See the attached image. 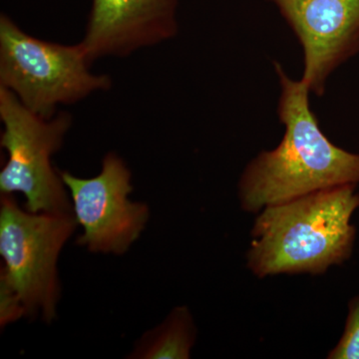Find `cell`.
Segmentation results:
<instances>
[{
	"label": "cell",
	"mask_w": 359,
	"mask_h": 359,
	"mask_svg": "<svg viewBox=\"0 0 359 359\" xmlns=\"http://www.w3.org/2000/svg\"><path fill=\"white\" fill-rule=\"evenodd\" d=\"M275 69L282 88L278 114L285 132L280 145L257 156L241 177L238 198L250 212L359 183V154L337 147L323 133L309 105L308 85L287 76L280 63Z\"/></svg>",
	"instance_id": "1"
},
{
	"label": "cell",
	"mask_w": 359,
	"mask_h": 359,
	"mask_svg": "<svg viewBox=\"0 0 359 359\" xmlns=\"http://www.w3.org/2000/svg\"><path fill=\"white\" fill-rule=\"evenodd\" d=\"M72 212H30L11 195H2L0 209L1 325L41 313L55 316L59 289L56 263L76 226Z\"/></svg>",
	"instance_id": "3"
},
{
	"label": "cell",
	"mask_w": 359,
	"mask_h": 359,
	"mask_svg": "<svg viewBox=\"0 0 359 359\" xmlns=\"http://www.w3.org/2000/svg\"><path fill=\"white\" fill-rule=\"evenodd\" d=\"M330 359H359V295L349 302L346 327Z\"/></svg>",
	"instance_id": "10"
},
{
	"label": "cell",
	"mask_w": 359,
	"mask_h": 359,
	"mask_svg": "<svg viewBox=\"0 0 359 359\" xmlns=\"http://www.w3.org/2000/svg\"><path fill=\"white\" fill-rule=\"evenodd\" d=\"M178 0H92L80 47L90 62L173 39L178 32Z\"/></svg>",
	"instance_id": "8"
},
{
	"label": "cell",
	"mask_w": 359,
	"mask_h": 359,
	"mask_svg": "<svg viewBox=\"0 0 359 359\" xmlns=\"http://www.w3.org/2000/svg\"><path fill=\"white\" fill-rule=\"evenodd\" d=\"M0 144L8 160L0 172L2 195L22 193L30 212H71L65 184L51 157L62 146L72 118L62 112L47 118L35 114L13 92L0 87Z\"/></svg>",
	"instance_id": "5"
},
{
	"label": "cell",
	"mask_w": 359,
	"mask_h": 359,
	"mask_svg": "<svg viewBox=\"0 0 359 359\" xmlns=\"http://www.w3.org/2000/svg\"><path fill=\"white\" fill-rule=\"evenodd\" d=\"M356 185L318 191L262 210L252 226L248 266L259 278L320 275L353 254Z\"/></svg>",
	"instance_id": "2"
},
{
	"label": "cell",
	"mask_w": 359,
	"mask_h": 359,
	"mask_svg": "<svg viewBox=\"0 0 359 359\" xmlns=\"http://www.w3.org/2000/svg\"><path fill=\"white\" fill-rule=\"evenodd\" d=\"M91 65L79 43L36 39L6 13L0 15V87L35 114L49 119L58 106L109 90L111 78L91 72Z\"/></svg>",
	"instance_id": "4"
},
{
	"label": "cell",
	"mask_w": 359,
	"mask_h": 359,
	"mask_svg": "<svg viewBox=\"0 0 359 359\" xmlns=\"http://www.w3.org/2000/svg\"><path fill=\"white\" fill-rule=\"evenodd\" d=\"M280 11L304 50L302 80L321 96L327 78L359 53V0H266Z\"/></svg>",
	"instance_id": "7"
},
{
	"label": "cell",
	"mask_w": 359,
	"mask_h": 359,
	"mask_svg": "<svg viewBox=\"0 0 359 359\" xmlns=\"http://www.w3.org/2000/svg\"><path fill=\"white\" fill-rule=\"evenodd\" d=\"M69 190L75 219L84 233L78 244L94 252L123 254L140 237L149 219L147 205L128 200L131 173L121 158L109 153L100 174L90 179L60 172Z\"/></svg>",
	"instance_id": "6"
},
{
	"label": "cell",
	"mask_w": 359,
	"mask_h": 359,
	"mask_svg": "<svg viewBox=\"0 0 359 359\" xmlns=\"http://www.w3.org/2000/svg\"><path fill=\"white\" fill-rule=\"evenodd\" d=\"M194 341L195 328L190 313L186 308H178L144 341L138 351L139 358H189Z\"/></svg>",
	"instance_id": "9"
}]
</instances>
